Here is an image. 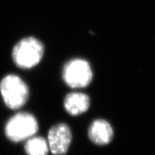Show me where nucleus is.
Wrapping results in <instances>:
<instances>
[{
	"mask_svg": "<svg viewBox=\"0 0 155 155\" xmlns=\"http://www.w3.org/2000/svg\"><path fill=\"white\" fill-rule=\"evenodd\" d=\"M25 149L28 155H48L50 150L47 140L40 137L28 139Z\"/></svg>",
	"mask_w": 155,
	"mask_h": 155,
	"instance_id": "obj_8",
	"label": "nucleus"
},
{
	"mask_svg": "<svg viewBox=\"0 0 155 155\" xmlns=\"http://www.w3.org/2000/svg\"><path fill=\"white\" fill-rule=\"evenodd\" d=\"M38 130V121L29 113H19L9 120L6 124L5 133L7 138L15 142L28 140Z\"/></svg>",
	"mask_w": 155,
	"mask_h": 155,
	"instance_id": "obj_3",
	"label": "nucleus"
},
{
	"mask_svg": "<svg viewBox=\"0 0 155 155\" xmlns=\"http://www.w3.org/2000/svg\"><path fill=\"white\" fill-rule=\"evenodd\" d=\"M0 91L7 106L11 109L22 108L28 101L29 89L19 76L9 75L0 83Z\"/></svg>",
	"mask_w": 155,
	"mask_h": 155,
	"instance_id": "obj_1",
	"label": "nucleus"
},
{
	"mask_svg": "<svg viewBox=\"0 0 155 155\" xmlns=\"http://www.w3.org/2000/svg\"><path fill=\"white\" fill-rule=\"evenodd\" d=\"M88 137L97 145L108 144L114 138L113 128L106 120H95L89 127Z\"/></svg>",
	"mask_w": 155,
	"mask_h": 155,
	"instance_id": "obj_6",
	"label": "nucleus"
},
{
	"mask_svg": "<svg viewBox=\"0 0 155 155\" xmlns=\"http://www.w3.org/2000/svg\"><path fill=\"white\" fill-rule=\"evenodd\" d=\"M44 54V46L35 38L22 39L12 51L15 63L21 68H31L41 61Z\"/></svg>",
	"mask_w": 155,
	"mask_h": 155,
	"instance_id": "obj_2",
	"label": "nucleus"
},
{
	"mask_svg": "<svg viewBox=\"0 0 155 155\" xmlns=\"http://www.w3.org/2000/svg\"><path fill=\"white\" fill-rule=\"evenodd\" d=\"M63 78L65 83L71 88H83L88 86L92 81L91 67L83 59L71 60L63 68Z\"/></svg>",
	"mask_w": 155,
	"mask_h": 155,
	"instance_id": "obj_4",
	"label": "nucleus"
},
{
	"mask_svg": "<svg viewBox=\"0 0 155 155\" xmlns=\"http://www.w3.org/2000/svg\"><path fill=\"white\" fill-rule=\"evenodd\" d=\"M90 98L82 93H71L68 94L64 100V107L68 113L72 116L85 113L90 107Z\"/></svg>",
	"mask_w": 155,
	"mask_h": 155,
	"instance_id": "obj_7",
	"label": "nucleus"
},
{
	"mask_svg": "<svg viewBox=\"0 0 155 155\" xmlns=\"http://www.w3.org/2000/svg\"><path fill=\"white\" fill-rule=\"evenodd\" d=\"M72 141V133L67 124H58L49 130L48 144L54 155H64L68 150Z\"/></svg>",
	"mask_w": 155,
	"mask_h": 155,
	"instance_id": "obj_5",
	"label": "nucleus"
}]
</instances>
